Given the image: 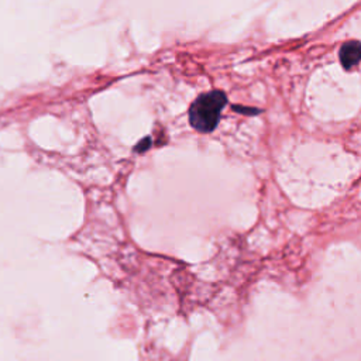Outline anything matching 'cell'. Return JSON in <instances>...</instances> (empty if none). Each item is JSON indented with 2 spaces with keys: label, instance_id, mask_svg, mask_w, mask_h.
<instances>
[{
  "label": "cell",
  "instance_id": "cell-1",
  "mask_svg": "<svg viewBox=\"0 0 361 361\" xmlns=\"http://www.w3.org/2000/svg\"><path fill=\"white\" fill-rule=\"evenodd\" d=\"M227 103V97L220 90L200 94L189 109V121L200 133H210L219 123L220 113Z\"/></svg>",
  "mask_w": 361,
  "mask_h": 361
},
{
  "label": "cell",
  "instance_id": "cell-2",
  "mask_svg": "<svg viewBox=\"0 0 361 361\" xmlns=\"http://www.w3.org/2000/svg\"><path fill=\"white\" fill-rule=\"evenodd\" d=\"M340 62L345 69H351L361 61V42L360 41H347L340 48Z\"/></svg>",
  "mask_w": 361,
  "mask_h": 361
}]
</instances>
